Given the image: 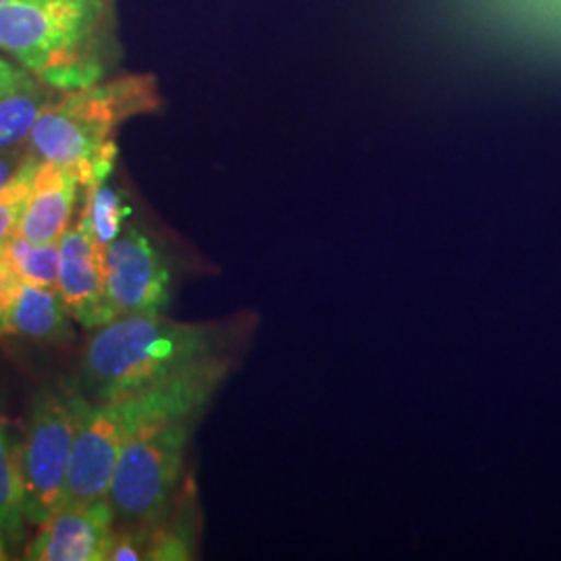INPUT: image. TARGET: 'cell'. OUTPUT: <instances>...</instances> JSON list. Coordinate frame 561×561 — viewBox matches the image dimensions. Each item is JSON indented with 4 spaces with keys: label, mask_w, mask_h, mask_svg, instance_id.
<instances>
[{
    "label": "cell",
    "mask_w": 561,
    "mask_h": 561,
    "mask_svg": "<svg viewBox=\"0 0 561 561\" xmlns=\"http://www.w3.org/2000/svg\"><path fill=\"white\" fill-rule=\"evenodd\" d=\"M233 364L236 354H227L169 379L92 401L73 445L62 505L108 502V486L125 445L152 424L201 419Z\"/></svg>",
    "instance_id": "6da1fadb"
},
{
    "label": "cell",
    "mask_w": 561,
    "mask_h": 561,
    "mask_svg": "<svg viewBox=\"0 0 561 561\" xmlns=\"http://www.w3.org/2000/svg\"><path fill=\"white\" fill-rule=\"evenodd\" d=\"M252 317L181 322L162 314H127L96 329L80 362L81 391L92 401L169 379L202 362L236 354L252 335Z\"/></svg>",
    "instance_id": "7a4b0ae2"
},
{
    "label": "cell",
    "mask_w": 561,
    "mask_h": 561,
    "mask_svg": "<svg viewBox=\"0 0 561 561\" xmlns=\"http://www.w3.org/2000/svg\"><path fill=\"white\" fill-rule=\"evenodd\" d=\"M161 104L159 81L148 73H127L59 92L36 123L27 150L73 173L81 187L108 180L119 154L121 125L159 111Z\"/></svg>",
    "instance_id": "3957f363"
},
{
    "label": "cell",
    "mask_w": 561,
    "mask_h": 561,
    "mask_svg": "<svg viewBox=\"0 0 561 561\" xmlns=\"http://www.w3.org/2000/svg\"><path fill=\"white\" fill-rule=\"evenodd\" d=\"M108 27L111 0H11L0 4V50L59 92L104 80Z\"/></svg>",
    "instance_id": "277c9868"
},
{
    "label": "cell",
    "mask_w": 561,
    "mask_h": 561,
    "mask_svg": "<svg viewBox=\"0 0 561 561\" xmlns=\"http://www.w3.org/2000/svg\"><path fill=\"white\" fill-rule=\"evenodd\" d=\"M92 400L76 387H46L32 401L18 447L25 516L41 526L67 495L73 445Z\"/></svg>",
    "instance_id": "5b68a950"
},
{
    "label": "cell",
    "mask_w": 561,
    "mask_h": 561,
    "mask_svg": "<svg viewBox=\"0 0 561 561\" xmlns=\"http://www.w3.org/2000/svg\"><path fill=\"white\" fill-rule=\"evenodd\" d=\"M198 421L152 424L125 445L108 486L119 524L154 528L167 518L185 482L187 447Z\"/></svg>",
    "instance_id": "8992f818"
},
{
    "label": "cell",
    "mask_w": 561,
    "mask_h": 561,
    "mask_svg": "<svg viewBox=\"0 0 561 561\" xmlns=\"http://www.w3.org/2000/svg\"><path fill=\"white\" fill-rule=\"evenodd\" d=\"M106 289L117 317L162 314L173 298V271L140 227H125L104 248Z\"/></svg>",
    "instance_id": "52a82bcc"
},
{
    "label": "cell",
    "mask_w": 561,
    "mask_h": 561,
    "mask_svg": "<svg viewBox=\"0 0 561 561\" xmlns=\"http://www.w3.org/2000/svg\"><path fill=\"white\" fill-rule=\"evenodd\" d=\"M57 289L71 319L85 329L96 331L117 319L106 289L104 248L83 222L69 227L60 240Z\"/></svg>",
    "instance_id": "ba28073f"
},
{
    "label": "cell",
    "mask_w": 561,
    "mask_h": 561,
    "mask_svg": "<svg viewBox=\"0 0 561 561\" xmlns=\"http://www.w3.org/2000/svg\"><path fill=\"white\" fill-rule=\"evenodd\" d=\"M117 516L108 502L62 505L38 526L23 560L106 561Z\"/></svg>",
    "instance_id": "9c48e42d"
},
{
    "label": "cell",
    "mask_w": 561,
    "mask_h": 561,
    "mask_svg": "<svg viewBox=\"0 0 561 561\" xmlns=\"http://www.w3.org/2000/svg\"><path fill=\"white\" fill-rule=\"evenodd\" d=\"M80 181L53 162L41 161L32 181L18 236L34 243L62 240L78 204Z\"/></svg>",
    "instance_id": "30bf717a"
},
{
    "label": "cell",
    "mask_w": 561,
    "mask_h": 561,
    "mask_svg": "<svg viewBox=\"0 0 561 561\" xmlns=\"http://www.w3.org/2000/svg\"><path fill=\"white\" fill-rule=\"evenodd\" d=\"M71 321L57 287L21 283L4 314V331L41 343H67L76 335Z\"/></svg>",
    "instance_id": "8fae6325"
},
{
    "label": "cell",
    "mask_w": 561,
    "mask_h": 561,
    "mask_svg": "<svg viewBox=\"0 0 561 561\" xmlns=\"http://www.w3.org/2000/svg\"><path fill=\"white\" fill-rule=\"evenodd\" d=\"M59 90L38 80L27 81L0 96V152L23 150L36 123Z\"/></svg>",
    "instance_id": "7c38bea8"
},
{
    "label": "cell",
    "mask_w": 561,
    "mask_h": 561,
    "mask_svg": "<svg viewBox=\"0 0 561 561\" xmlns=\"http://www.w3.org/2000/svg\"><path fill=\"white\" fill-rule=\"evenodd\" d=\"M198 551V512L192 482H183L180 495L173 503L167 518L154 526L148 560L150 561H190Z\"/></svg>",
    "instance_id": "4fadbf2b"
},
{
    "label": "cell",
    "mask_w": 561,
    "mask_h": 561,
    "mask_svg": "<svg viewBox=\"0 0 561 561\" xmlns=\"http://www.w3.org/2000/svg\"><path fill=\"white\" fill-rule=\"evenodd\" d=\"M25 502L21 484L20 456L4 424L0 422V539L7 549L25 537Z\"/></svg>",
    "instance_id": "5bb4252c"
},
{
    "label": "cell",
    "mask_w": 561,
    "mask_h": 561,
    "mask_svg": "<svg viewBox=\"0 0 561 561\" xmlns=\"http://www.w3.org/2000/svg\"><path fill=\"white\" fill-rule=\"evenodd\" d=\"M83 190L85 201L78 221L88 227V231L99 245L106 248L125 229L123 221L131 215V208L106 180L94 181Z\"/></svg>",
    "instance_id": "9a60e30c"
},
{
    "label": "cell",
    "mask_w": 561,
    "mask_h": 561,
    "mask_svg": "<svg viewBox=\"0 0 561 561\" xmlns=\"http://www.w3.org/2000/svg\"><path fill=\"white\" fill-rule=\"evenodd\" d=\"M4 259L23 283L57 287L60 268V241L57 243H34L20 236L11 238L0 248Z\"/></svg>",
    "instance_id": "2e32d148"
},
{
    "label": "cell",
    "mask_w": 561,
    "mask_h": 561,
    "mask_svg": "<svg viewBox=\"0 0 561 561\" xmlns=\"http://www.w3.org/2000/svg\"><path fill=\"white\" fill-rule=\"evenodd\" d=\"M38 164L41 159L27 150V157L21 162L18 173L0 187V248H4L7 241L18 236L21 215Z\"/></svg>",
    "instance_id": "e0dca14e"
},
{
    "label": "cell",
    "mask_w": 561,
    "mask_h": 561,
    "mask_svg": "<svg viewBox=\"0 0 561 561\" xmlns=\"http://www.w3.org/2000/svg\"><path fill=\"white\" fill-rule=\"evenodd\" d=\"M154 528L117 524L113 542L108 549L106 561H140L148 560V547Z\"/></svg>",
    "instance_id": "ac0fdd59"
},
{
    "label": "cell",
    "mask_w": 561,
    "mask_h": 561,
    "mask_svg": "<svg viewBox=\"0 0 561 561\" xmlns=\"http://www.w3.org/2000/svg\"><path fill=\"white\" fill-rule=\"evenodd\" d=\"M21 283L23 280L15 275V271L11 268V264L4 259V254L0 250V319H2V322H4V314H7L11 301L15 298Z\"/></svg>",
    "instance_id": "d6986e66"
},
{
    "label": "cell",
    "mask_w": 561,
    "mask_h": 561,
    "mask_svg": "<svg viewBox=\"0 0 561 561\" xmlns=\"http://www.w3.org/2000/svg\"><path fill=\"white\" fill-rule=\"evenodd\" d=\"M36 80L32 73H27L15 60L0 57V96L13 88H20L27 81Z\"/></svg>",
    "instance_id": "ffe728a7"
},
{
    "label": "cell",
    "mask_w": 561,
    "mask_h": 561,
    "mask_svg": "<svg viewBox=\"0 0 561 561\" xmlns=\"http://www.w3.org/2000/svg\"><path fill=\"white\" fill-rule=\"evenodd\" d=\"M25 157H27V150L25 152L23 150L0 152V187L18 173V169H20Z\"/></svg>",
    "instance_id": "44dd1931"
},
{
    "label": "cell",
    "mask_w": 561,
    "mask_h": 561,
    "mask_svg": "<svg viewBox=\"0 0 561 561\" xmlns=\"http://www.w3.org/2000/svg\"><path fill=\"white\" fill-rule=\"evenodd\" d=\"M7 553H9V549H7V545L0 539V561L9 560Z\"/></svg>",
    "instance_id": "7402d4cb"
},
{
    "label": "cell",
    "mask_w": 561,
    "mask_h": 561,
    "mask_svg": "<svg viewBox=\"0 0 561 561\" xmlns=\"http://www.w3.org/2000/svg\"><path fill=\"white\" fill-rule=\"evenodd\" d=\"M2 335H7V331H4V322L0 319V337H2Z\"/></svg>",
    "instance_id": "603a6c76"
},
{
    "label": "cell",
    "mask_w": 561,
    "mask_h": 561,
    "mask_svg": "<svg viewBox=\"0 0 561 561\" xmlns=\"http://www.w3.org/2000/svg\"><path fill=\"white\" fill-rule=\"evenodd\" d=\"M4 2H11V0H0V4H4Z\"/></svg>",
    "instance_id": "cb8c5ba5"
}]
</instances>
